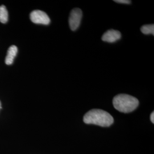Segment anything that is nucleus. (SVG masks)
<instances>
[{
	"label": "nucleus",
	"instance_id": "obj_1",
	"mask_svg": "<svg viewBox=\"0 0 154 154\" xmlns=\"http://www.w3.org/2000/svg\"><path fill=\"white\" fill-rule=\"evenodd\" d=\"M86 124H93L101 127H109L113 123L114 118L104 110L93 109L88 111L83 117Z\"/></svg>",
	"mask_w": 154,
	"mask_h": 154
},
{
	"label": "nucleus",
	"instance_id": "obj_2",
	"mask_svg": "<svg viewBox=\"0 0 154 154\" xmlns=\"http://www.w3.org/2000/svg\"><path fill=\"white\" fill-rule=\"evenodd\" d=\"M112 103L116 110L123 113H128L137 108L139 100L131 95L121 94L114 98Z\"/></svg>",
	"mask_w": 154,
	"mask_h": 154
},
{
	"label": "nucleus",
	"instance_id": "obj_3",
	"mask_svg": "<svg viewBox=\"0 0 154 154\" xmlns=\"http://www.w3.org/2000/svg\"><path fill=\"white\" fill-rule=\"evenodd\" d=\"M82 18V11L79 8H75L72 10L69 19L70 28L72 31L76 30L80 25Z\"/></svg>",
	"mask_w": 154,
	"mask_h": 154
},
{
	"label": "nucleus",
	"instance_id": "obj_4",
	"mask_svg": "<svg viewBox=\"0 0 154 154\" xmlns=\"http://www.w3.org/2000/svg\"><path fill=\"white\" fill-rule=\"evenodd\" d=\"M31 21L36 24L48 25L50 22L49 17L44 11L36 10L32 11L30 14Z\"/></svg>",
	"mask_w": 154,
	"mask_h": 154
},
{
	"label": "nucleus",
	"instance_id": "obj_5",
	"mask_svg": "<svg viewBox=\"0 0 154 154\" xmlns=\"http://www.w3.org/2000/svg\"><path fill=\"white\" fill-rule=\"evenodd\" d=\"M121 38V33L118 30L111 29L104 33V34L102 37V39L105 42L113 43V42H116V41L120 39Z\"/></svg>",
	"mask_w": 154,
	"mask_h": 154
},
{
	"label": "nucleus",
	"instance_id": "obj_6",
	"mask_svg": "<svg viewBox=\"0 0 154 154\" xmlns=\"http://www.w3.org/2000/svg\"><path fill=\"white\" fill-rule=\"evenodd\" d=\"M18 52V49L15 45L11 46L8 50V53L5 58V63L6 65H11L14 61Z\"/></svg>",
	"mask_w": 154,
	"mask_h": 154
},
{
	"label": "nucleus",
	"instance_id": "obj_7",
	"mask_svg": "<svg viewBox=\"0 0 154 154\" xmlns=\"http://www.w3.org/2000/svg\"><path fill=\"white\" fill-rule=\"evenodd\" d=\"M8 21V13L5 6H0V22L5 23Z\"/></svg>",
	"mask_w": 154,
	"mask_h": 154
},
{
	"label": "nucleus",
	"instance_id": "obj_8",
	"mask_svg": "<svg viewBox=\"0 0 154 154\" xmlns=\"http://www.w3.org/2000/svg\"><path fill=\"white\" fill-rule=\"evenodd\" d=\"M142 33L144 34H152L154 35V25H145L140 29Z\"/></svg>",
	"mask_w": 154,
	"mask_h": 154
},
{
	"label": "nucleus",
	"instance_id": "obj_9",
	"mask_svg": "<svg viewBox=\"0 0 154 154\" xmlns=\"http://www.w3.org/2000/svg\"><path fill=\"white\" fill-rule=\"evenodd\" d=\"M114 2H117V3L125 4H129L131 2V1H128V0H115Z\"/></svg>",
	"mask_w": 154,
	"mask_h": 154
},
{
	"label": "nucleus",
	"instance_id": "obj_10",
	"mask_svg": "<svg viewBox=\"0 0 154 154\" xmlns=\"http://www.w3.org/2000/svg\"><path fill=\"white\" fill-rule=\"evenodd\" d=\"M150 119L151 121L152 122V123H154V112H152L151 114V116H150Z\"/></svg>",
	"mask_w": 154,
	"mask_h": 154
},
{
	"label": "nucleus",
	"instance_id": "obj_11",
	"mask_svg": "<svg viewBox=\"0 0 154 154\" xmlns=\"http://www.w3.org/2000/svg\"><path fill=\"white\" fill-rule=\"evenodd\" d=\"M1 109V102H0V109Z\"/></svg>",
	"mask_w": 154,
	"mask_h": 154
}]
</instances>
